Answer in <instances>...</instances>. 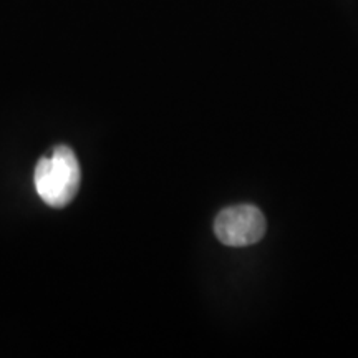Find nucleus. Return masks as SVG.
Instances as JSON below:
<instances>
[{
    "label": "nucleus",
    "mask_w": 358,
    "mask_h": 358,
    "mask_svg": "<svg viewBox=\"0 0 358 358\" xmlns=\"http://www.w3.org/2000/svg\"><path fill=\"white\" fill-rule=\"evenodd\" d=\"M80 164L73 150L66 145L53 148L35 166L34 182L40 199L52 208H64L77 196L80 187Z\"/></svg>",
    "instance_id": "obj_1"
},
{
    "label": "nucleus",
    "mask_w": 358,
    "mask_h": 358,
    "mask_svg": "<svg viewBox=\"0 0 358 358\" xmlns=\"http://www.w3.org/2000/svg\"><path fill=\"white\" fill-rule=\"evenodd\" d=\"M266 217L261 209L250 204L222 209L214 221V232L222 244L245 248L256 244L266 234Z\"/></svg>",
    "instance_id": "obj_2"
}]
</instances>
